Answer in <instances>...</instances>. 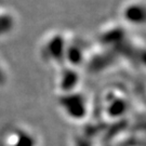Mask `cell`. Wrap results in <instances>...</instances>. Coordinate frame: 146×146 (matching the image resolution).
<instances>
[{
  "mask_svg": "<svg viewBox=\"0 0 146 146\" xmlns=\"http://www.w3.org/2000/svg\"><path fill=\"white\" fill-rule=\"evenodd\" d=\"M73 37L66 31H52L43 37L39 46V56L48 65L65 67Z\"/></svg>",
  "mask_w": 146,
  "mask_h": 146,
  "instance_id": "1",
  "label": "cell"
},
{
  "mask_svg": "<svg viewBox=\"0 0 146 146\" xmlns=\"http://www.w3.org/2000/svg\"><path fill=\"white\" fill-rule=\"evenodd\" d=\"M58 107L67 119L79 121L84 119L89 114L90 100L86 93L78 89L66 94H61L58 100Z\"/></svg>",
  "mask_w": 146,
  "mask_h": 146,
  "instance_id": "2",
  "label": "cell"
},
{
  "mask_svg": "<svg viewBox=\"0 0 146 146\" xmlns=\"http://www.w3.org/2000/svg\"><path fill=\"white\" fill-rule=\"evenodd\" d=\"M3 146H39L37 135L27 127H13L2 139Z\"/></svg>",
  "mask_w": 146,
  "mask_h": 146,
  "instance_id": "3",
  "label": "cell"
},
{
  "mask_svg": "<svg viewBox=\"0 0 146 146\" xmlns=\"http://www.w3.org/2000/svg\"><path fill=\"white\" fill-rule=\"evenodd\" d=\"M120 17L131 26L143 25L145 20L144 0H128L120 9Z\"/></svg>",
  "mask_w": 146,
  "mask_h": 146,
  "instance_id": "4",
  "label": "cell"
}]
</instances>
